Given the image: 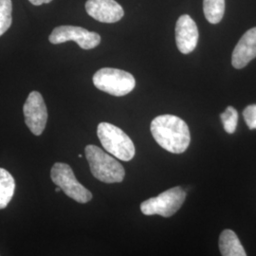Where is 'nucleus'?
Masks as SVG:
<instances>
[{"label":"nucleus","mask_w":256,"mask_h":256,"mask_svg":"<svg viewBox=\"0 0 256 256\" xmlns=\"http://www.w3.org/2000/svg\"><path fill=\"white\" fill-rule=\"evenodd\" d=\"M151 133L160 146L173 154L185 152L191 142L187 124L174 115L156 117L151 122Z\"/></svg>","instance_id":"1"},{"label":"nucleus","mask_w":256,"mask_h":256,"mask_svg":"<svg viewBox=\"0 0 256 256\" xmlns=\"http://www.w3.org/2000/svg\"><path fill=\"white\" fill-rule=\"evenodd\" d=\"M84 152L94 178L104 183H119L124 180V168L115 158L96 146H88Z\"/></svg>","instance_id":"2"},{"label":"nucleus","mask_w":256,"mask_h":256,"mask_svg":"<svg viewBox=\"0 0 256 256\" xmlns=\"http://www.w3.org/2000/svg\"><path fill=\"white\" fill-rule=\"evenodd\" d=\"M97 135L104 148L118 160L129 162L134 158L135 146L120 128L108 122H101Z\"/></svg>","instance_id":"3"},{"label":"nucleus","mask_w":256,"mask_h":256,"mask_svg":"<svg viewBox=\"0 0 256 256\" xmlns=\"http://www.w3.org/2000/svg\"><path fill=\"white\" fill-rule=\"evenodd\" d=\"M94 86L102 92L113 96H124L135 88L136 80L132 74L124 70L104 68L93 76Z\"/></svg>","instance_id":"4"},{"label":"nucleus","mask_w":256,"mask_h":256,"mask_svg":"<svg viewBox=\"0 0 256 256\" xmlns=\"http://www.w3.org/2000/svg\"><path fill=\"white\" fill-rule=\"evenodd\" d=\"M185 198V191L182 187L176 186L142 202L140 210L146 216L158 214L164 218H170L180 209Z\"/></svg>","instance_id":"5"},{"label":"nucleus","mask_w":256,"mask_h":256,"mask_svg":"<svg viewBox=\"0 0 256 256\" xmlns=\"http://www.w3.org/2000/svg\"><path fill=\"white\" fill-rule=\"evenodd\" d=\"M52 182L70 198L79 203H88L92 200V194L79 182L72 167L66 164L56 162L50 172Z\"/></svg>","instance_id":"6"},{"label":"nucleus","mask_w":256,"mask_h":256,"mask_svg":"<svg viewBox=\"0 0 256 256\" xmlns=\"http://www.w3.org/2000/svg\"><path fill=\"white\" fill-rule=\"evenodd\" d=\"M52 44H62L68 41L76 42L82 50H92L101 43V36L94 32L75 26L55 28L48 37Z\"/></svg>","instance_id":"7"},{"label":"nucleus","mask_w":256,"mask_h":256,"mask_svg":"<svg viewBox=\"0 0 256 256\" xmlns=\"http://www.w3.org/2000/svg\"><path fill=\"white\" fill-rule=\"evenodd\" d=\"M25 122L36 136H40L46 128L48 111L42 95L38 92H30L23 106Z\"/></svg>","instance_id":"8"},{"label":"nucleus","mask_w":256,"mask_h":256,"mask_svg":"<svg viewBox=\"0 0 256 256\" xmlns=\"http://www.w3.org/2000/svg\"><path fill=\"white\" fill-rule=\"evenodd\" d=\"M174 34L178 48L183 54H191L198 45V28L194 19L188 14H183L178 19Z\"/></svg>","instance_id":"9"},{"label":"nucleus","mask_w":256,"mask_h":256,"mask_svg":"<svg viewBox=\"0 0 256 256\" xmlns=\"http://www.w3.org/2000/svg\"><path fill=\"white\" fill-rule=\"evenodd\" d=\"M86 10L88 16L102 23H115L124 16L122 7L115 0H88Z\"/></svg>","instance_id":"10"},{"label":"nucleus","mask_w":256,"mask_h":256,"mask_svg":"<svg viewBox=\"0 0 256 256\" xmlns=\"http://www.w3.org/2000/svg\"><path fill=\"white\" fill-rule=\"evenodd\" d=\"M256 57V28L248 30L241 37L232 55L234 68L241 70Z\"/></svg>","instance_id":"11"},{"label":"nucleus","mask_w":256,"mask_h":256,"mask_svg":"<svg viewBox=\"0 0 256 256\" xmlns=\"http://www.w3.org/2000/svg\"><path fill=\"white\" fill-rule=\"evenodd\" d=\"M220 250L223 256H246L247 254L238 236L232 230H225L220 238Z\"/></svg>","instance_id":"12"},{"label":"nucleus","mask_w":256,"mask_h":256,"mask_svg":"<svg viewBox=\"0 0 256 256\" xmlns=\"http://www.w3.org/2000/svg\"><path fill=\"white\" fill-rule=\"evenodd\" d=\"M16 190V182L12 176L3 168H0V210L8 206Z\"/></svg>","instance_id":"13"},{"label":"nucleus","mask_w":256,"mask_h":256,"mask_svg":"<svg viewBox=\"0 0 256 256\" xmlns=\"http://www.w3.org/2000/svg\"><path fill=\"white\" fill-rule=\"evenodd\" d=\"M203 12L210 24H218L225 12V0H203Z\"/></svg>","instance_id":"14"},{"label":"nucleus","mask_w":256,"mask_h":256,"mask_svg":"<svg viewBox=\"0 0 256 256\" xmlns=\"http://www.w3.org/2000/svg\"><path fill=\"white\" fill-rule=\"evenodd\" d=\"M12 0H0V36L10 27L12 21Z\"/></svg>","instance_id":"15"},{"label":"nucleus","mask_w":256,"mask_h":256,"mask_svg":"<svg viewBox=\"0 0 256 256\" xmlns=\"http://www.w3.org/2000/svg\"><path fill=\"white\" fill-rule=\"evenodd\" d=\"M223 126L227 133L232 134L238 128V113L232 106H228L226 110L220 115Z\"/></svg>","instance_id":"16"},{"label":"nucleus","mask_w":256,"mask_h":256,"mask_svg":"<svg viewBox=\"0 0 256 256\" xmlns=\"http://www.w3.org/2000/svg\"><path fill=\"white\" fill-rule=\"evenodd\" d=\"M243 116L248 128L252 130L256 129V104L248 106L243 111Z\"/></svg>","instance_id":"17"},{"label":"nucleus","mask_w":256,"mask_h":256,"mask_svg":"<svg viewBox=\"0 0 256 256\" xmlns=\"http://www.w3.org/2000/svg\"><path fill=\"white\" fill-rule=\"evenodd\" d=\"M32 4L36 5V6H40L42 4H46V3H50L52 2V0H28Z\"/></svg>","instance_id":"18"},{"label":"nucleus","mask_w":256,"mask_h":256,"mask_svg":"<svg viewBox=\"0 0 256 256\" xmlns=\"http://www.w3.org/2000/svg\"><path fill=\"white\" fill-rule=\"evenodd\" d=\"M60 190H61V188H60V187H59V186H57V188H56V189H55V192H60Z\"/></svg>","instance_id":"19"}]
</instances>
